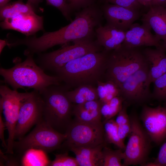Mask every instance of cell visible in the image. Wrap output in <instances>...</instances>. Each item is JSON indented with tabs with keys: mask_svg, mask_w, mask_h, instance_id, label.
Segmentation results:
<instances>
[{
	"mask_svg": "<svg viewBox=\"0 0 166 166\" xmlns=\"http://www.w3.org/2000/svg\"><path fill=\"white\" fill-rule=\"evenodd\" d=\"M103 13L94 6H89L79 12L68 25L53 32H47L41 37L19 39V45L26 46L24 54L33 55L55 45L91 38L95 27L99 25Z\"/></svg>",
	"mask_w": 166,
	"mask_h": 166,
	"instance_id": "1",
	"label": "cell"
},
{
	"mask_svg": "<svg viewBox=\"0 0 166 166\" xmlns=\"http://www.w3.org/2000/svg\"><path fill=\"white\" fill-rule=\"evenodd\" d=\"M108 51L90 53L73 60L55 72L68 88L83 85L94 86L105 76Z\"/></svg>",
	"mask_w": 166,
	"mask_h": 166,
	"instance_id": "2",
	"label": "cell"
},
{
	"mask_svg": "<svg viewBox=\"0 0 166 166\" xmlns=\"http://www.w3.org/2000/svg\"><path fill=\"white\" fill-rule=\"evenodd\" d=\"M23 61L16 62L14 65L9 69L0 68V74L4 81L14 90L27 87L42 92L52 85H60L61 82L57 76L46 74L38 66L33 58L29 55Z\"/></svg>",
	"mask_w": 166,
	"mask_h": 166,
	"instance_id": "3",
	"label": "cell"
},
{
	"mask_svg": "<svg viewBox=\"0 0 166 166\" xmlns=\"http://www.w3.org/2000/svg\"><path fill=\"white\" fill-rule=\"evenodd\" d=\"M65 86L52 85L40 93L43 102L44 120L58 132L65 134L73 120V104L66 94Z\"/></svg>",
	"mask_w": 166,
	"mask_h": 166,
	"instance_id": "4",
	"label": "cell"
},
{
	"mask_svg": "<svg viewBox=\"0 0 166 166\" xmlns=\"http://www.w3.org/2000/svg\"><path fill=\"white\" fill-rule=\"evenodd\" d=\"M109 53L105 76L119 87L128 77L148 64L138 47L121 45Z\"/></svg>",
	"mask_w": 166,
	"mask_h": 166,
	"instance_id": "5",
	"label": "cell"
},
{
	"mask_svg": "<svg viewBox=\"0 0 166 166\" xmlns=\"http://www.w3.org/2000/svg\"><path fill=\"white\" fill-rule=\"evenodd\" d=\"M66 137L65 134L57 131L43 120L27 135L14 141L13 150L14 153L21 156L30 148L50 153L60 149Z\"/></svg>",
	"mask_w": 166,
	"mask_h": 166,
	"instance_id": "6",
	"label": "cell"
},
{
	"mask_svg": "<svg viewBox=\"0 0 166 166\" xmlns=\"http://www.w3.org/2000/svg\"><path fill=\"white\" fill-rule=\"evenodd\" d=\"M65 134L66 137L61 148L65 152L72 147H94L105 144L102 122H87L73 119Z\"/></svg>",
	"mask_w": 166,
	"mask_h": 166,
	"instance_id": "7",
	"label": "cell"
},
{
	"mask_svg": "<svg viewBox=\"0 0 166 166\" xmlns=\"http://www.w3.org/2000/svg\"><path fill=\"white\" fill-rule=\"evenodd\" d=\"M73 44L40 55L38 60L43 70L54 71L68 62L88 53L100 51V45L91 38L77 40Z\"/></svg>",
	"mask_w": 166,
	"mask_h": 166,
	"instance_id": "8",
	"label": "cell"
},
{
	"mask_svg": "<svg viewBox=\"0 0 166 166\" xmlns=\"http://www.w3.org/2000/svg\"><path fill=\"white\" fill-rule=\"evenodd\" d=\"M131 130L123 151V166L143 165L147 162L152 142L135 113L129 116Z\"/></svg>",
	"mask_w": 166,
	"mask_h": 166,
	"instance_id": "9",
	"label": "cell"
},
{
	"mask_svg": "<svg viewBox=\"0 0 166 166\" xmlns=\"http://www.w3.org/2000/svg\"><path fill=\"white\" fill-rule=\"evenodd\" d=\"M30 93H20L11 89L6 85L0 86V112L3 113L8 134L6 153L14 154V134L20 109L23 101Z\"/></svg>",
	"mask_w": 166,
	"mask_h": 166,
	"instance_id": "10",
	"label": "cell"
},
{
	"mask_svg": "<svg viewBox=\"0 0 166 166\" xmlns=\"http://www.w3.org/2000/svg\"><path fill=\"white\" fill-rule=\"evenodd\" d=\"M43 102L39 92L35 90L23 101L16 125L14 139L19 140L34 125L42 121Z\"/></svg>",
	"mask_w": 166,
	"mask_h": 166,
	"instance_id": "11",
	"label": "cell"
},
{
	"mask_svg": "<svg viewBox=\"0 0 166 166\" xmlns=\"http://www.w3.org/2000/svg\"><path fill=\"white\" fill-rule=\"evenodd\" d=\"M149 67L147 64L131 75L119 86L121 96L129 105L140 104L152 98L148 82Z\"/></svg>",
	"mask_w": 166,
	"mask_h": 166,
	"instance_id": "12",
	"label": "cell"
},
{
	"mask_svg": "<svg viewBox=\"0 0 166 166\" xmlns=\"http://www.w3.org/2000/svg\"><path fill=\"white\" fill-rule=\"evenodd\" d=\"M140 119L143 126L152 142L159 145L166 138V108L144 105Z\"/></svg>",
	"mask_w": 166,
	"mask_h": 166,
	"instance_id": "13",
	"label": "cell"
},
{
	"mask_svg": "<svg viewBox=\"0 0 166 166\" xmlns=\"http://www.w3.org/2000/svg\"><path fill=\"white\" fill-rule=\"evenodd\" d=\"M102 13L107 21V24L125 32L141 16L139 10L109 3L103 6Z\"/></svg>",
	"mask_w": 166,
	"mask_h": 166,
	"instance_id": "14",
	"label": "cell"
},
{
	"mask_svg": "<svg viewBox=\"0 0 166 166\" xmlns=\"http://www.w3.org/2000/svg\"><path fill=\"white\" fill-rule=\"evenodd\" d=\"M1 26L3 29L14 30L29 36L43 30V18L35 12L22 14L5 19Z\"/></svg>",
	"mask_w": 166,
	"mask_h": 166,
	"instance_id": "15",
	"label": "cell"
},
{
	"mask_svg": "<svg viewBox=\"0 0 166 166\" xmlns=\"http://www.w3.org/2000/svg\"><path fill=\"white\" fill-rule=\"evenodd\" d=\"M151 30L144 24L133 23L125 32V38L122 45L129 48L143 46L156 48L162 46L160 41L152 34Z\"/></svg>",
	"mask_w": 166,
	"mask_h": 166,
	"instance_id": "16",
	"label": "cell"
},
{
	"mask_svg": "<svg viewBox=\"0 0 166 166\" xmlns=\"http://www.w3.org/2000/svg\"><path fill=\"white\" fill-rule=\"evenodd\" d=\"M95 31L97 43L108 51L120 47L125 38V31L108 24L99 26Z\"/></svg>",
	"mask_w": 166,
	"mask_h": 166,
	"instance_id": "17",
	"label": "cell"
},
{
	"mask_svg": "<svg viewBox=\"0 0 166 166\" xmlns=\"http://www.w3.org/2000/svg\"><path fill=\"white\" fill-rule=\"evenodd\" d=\"M148 11L143 15L142 23L152 29L160 41L166 38V6H150Z\"/></svg>",
	"mask_w": 166,
	"mask_h": 166,
	"instance_id": "18",
	"label": "cell"
},
{
	"mask_svg": "<svg viewBox=\"0 0 166 166\" xmlns=\"http://www.w3.org/2000/svg\"><path fill=\"white\" fill-rule=\"evenodd\" d=\"M142 51L149 66L148 82L150 85L166 73V52L162 46L155 49L146 48Z\"/></svg>",
	"mask_w": 166,
	"mask_h": 166,
	"instance_id": "19",
	"label": "cell"
},
{
	"mask_svg": "<svg viewBox=\"0 0 166 166\" xmlns=\"http://www.w3.org/2000/svg\"><path fill=\"white\" fill-rule=\"evenodd\" d=\"M102 104L99 100L88 101L80 104H73L74 119L87 122L101 121V109Z\"/></svg>",
	"mask_w": 166,
	"mask_h": 166,
	"instance_id": "20",
	"label": "cell"
},
{
	"mask_svg": "<svg viewBox=\"0 0 166 166\" xmlns=\"http://www.w3.org/2000/svg\"><path fill=\"white\" fill-rule=\"evenodd\" d=\"M105 145L94 147H72L68 151L74 153L79 166H103L102 150Z\"/></svg>",
	"mask_w": 166,
	"mask_h": 166,
	"instance_id": "21",
	"label": "cell"
},
{
	"mask_svg": "<svg viewBox=\"0 0 166 166\" xmlns=\"http://www.w3.org/2000/svg\"><path fill=\"white\" fill-rule=\"evenodd\" d=\"M66 94L73 104H80L99 99L96 87L92 85H81L75 88L73 90H67Z\"/></svg>",
	"mask_w": 166,
	"mask_h": 166,
	"instance_id": "22",
	"label": "cell"
},
{
	"mask_svg": "<svg viewBox=\"0 0 166 166\" xmlns=\"http://www.w3.org/2000/svg\"><path fill=\"white\" fill-rule=\"evenodd\" d=\"M33 12L35 11L32 5L27 2L25 3L21 0H18L8 3L0 8V19L3 21L21 14Z\"/></svg>",
	"mask_w": 166,
	"mask_h": 166,
	"instance_id": "23",
	"label": "cell"
},
{
	"mask_svg": "<svg viewBox=\"0 0 166 166\" xmlns=\"http://www.w3.org/2000/svg\"><path fill=\"white\" fill-rule=\"evenodd\" d=\"M96 87L99 100L102 104L107 102L113 98L121 96L119 86L112 81H98Z\"/></svg>",
	"mask_w": 166,
	"mask_h": 166,
	"instance_id": "24",
	"label": "cell"
},
{
	"mask_svg": "<svg viewBox=\"0 0 166 166\" xmlns=\"http://www.w3.org/2000/svg\"><path fill=\"white\" fill-rule=\"evenodd\" d=\"M44 151L37 149L30 148L22 156V166H49L50 162Z\"/></svg>",
	"mask_w": 166,
	"mask_h": 166,
	"instance_id": "25",
	"label": "cell"
},
{
	"mask_svg": "<svg viewBox=\"0 0 166 166\" xmlns=\"http://www.w3.org/2000/svg\"><path fill=\"white\" fill-rule=\"evenodd\" d=\"M102 123L105 142L113 144L119 149L124 150L125 145L119 137L115 120L112 118L104 121Z\"/></svg>",
	"mask_w": 166,
	"mask_h": 166,
	"instance_id": "26",
	"label": "cell"
},
{
	"mask_svg": "<svg viewBox=\"0 0 166 166\" xmlns=\"http://www.w3.org/2000/svg\"><path fill=\"white\" fill-rule=\"evenodd\" d=\"M128 105L127 102L124 101L122 108L115 120L117 125L119 136L123 141L128 136L131 130L130 117L128 115L127 111Z\"/></svg>",
	"mask_w": 166,
	"mask_h": 166,
	"instance_id": "27",
	"label": "cell"
},
{
	"mask_svg": "<svg viewBox=\"0 0 166 166\" xmlns=\"http://www.w3.org/2000/svg\"><path fill=\"white\" fill-rule=\"evenodd\" d=\"M124 100L121 96L116 97L109 101L102 104L101 112L104 121L112 119L121 109Z\"/></svg>",
	"mask_w": 166,
	"mask_h": 166,
	"instance_id": "28",
	"label": "cell"
},
{
	"mask_svg": "<svg viewBox=\"0 0 166 166\" xmlns=\"http://www.w3.org/2000/svg\"><path fill=\"white\" fill-rule=\"evenodd\" d=\"M103 166H123L122 160L124 157L123 150H113L104 146L102 150Z\"/></svg>",
	"mask_w": 166,
	"mask_h": 166,
	"instance_id": "29",
	"label": "cell"
},
{
	"mask_svg": "<svg viewBox=\"0 0 166 166\" xmlns=\"http://www.w3.org/2000/svg\"><path fill=\"white\" fill-rule=\"evenodd\" d=\"M153 83L152 98L159 101H166V73L156 78Z\"/></svg>",
	"mask_w": 166,
	"mask_h": 166,
	"instance_id": "30",
	"label": "cell"
},
{
	"mask_svg": "<svg viewBox=\"0 0 166 166\" xmlns=\"http://www.w3.org/2000/svg\"><path fill=\"white\" fill-rule=\"evenodd\" d=\"M50 166H79L76 158L68 155V152L55 154V158L51 161Z\"/></svg>",
	"mask_w": 166,
	"mask_h": 166,
	"instance_id": "31",
	"label": "cell"
},
{
	"mask_svg": "<svg viewBox=\"0 0 166 166\" xmlns=\"http://www.w3.org/2000/svg\"><path fill=\"white\" fill-rule=\"evenodd\" d=\"M47 4L58 9L65 18L68 20H71L72 10L67 0H46Z\"/></svg>",
	"mask_w": 166,
	"mask_h": 166,
	"instance_id": "32",
	"label": "cell"
},
{
	"mask_svg": "<svg viewBox=\"0 0 166 166\" xmlns=\"http://www.w3.org/2000/svg\"><path fill=\"white\" fill-rule=\"evenodd\" d=\"M0 166H22V156L16 154L5 155L0 150Z\"/></svg>",
	"mask_w": 166,
	"mask_h": 166,
	"instance_id": "33",
	"label": "cell"
},
{
	"mask_svg": "<svg viewBox=\"0 0 166 166\" xmlns=\"http://www.w3.org/2000/svg\"><path fill=\"white\" fill-rule=\"evenodd\" d=\"M108 3H111L120 6L132 9L140 10L141 6L138 0H105Z\"/></svg>",
	"mask_w": 166,
	"mask_h": 166,
	"instance_id": "34",
	"label": "cell"
},
{
	"mask_svg": "<svg viewBox=\"0 0 166 166\" xmlns=\"http://www.w3.org/2000/svg\"><path fill=\"white\" fill-rule=\"evenodd\" d=\"M159 150L157 156L153 162H149V166H166V138Z\"/></svg>",
	"mask_w": 166,
	"mask_h": 166,
	"instance_id": "35",
	"label": "cell"
},
{
	"mask_svg": "<svg viewBox=\"0 0 166 166\" xmlns=\"http://www.w3.org/2000/svg\"><path fill=\"white\" fill-rule=\"evenodd\" d=\"M71 10L90 5L93 0H67Z\"/></svg>",
	"mask_w": 166,
	"mask_h": 166,
	"instance_id": "36",
	"label": "cell"
},
{
	"mask_svg": "<svg viewBox=\"0 0 166 166\" xmlns=\"http://www.w3.org/2000/svg\"><path fill=\"white\" fill-rule=\"evenodd\" d=\"M2 112H0V139L2 142V146L6 149L7 148V144L4 138V131L6 129L5 122L3 121L2 115Z\"/></svg>",
	"mask_w": 166,
	"mask_h": 166,
	"instance_id": "37",
	"label": "cell"
},
{
	"mask_svg": "<svg viewBox=\"0 0 166 166\" xmlns=\"http://www.w3.org/2000/svg\"><path fill=\"white\" fill-rule=\"evenodd\" d=\"M166 6V0H153L151 5V6Z\"/></svg>",
	"mask_w": 166,
	"mask_h": 166,
	"instance_id": "38",
	"label": "cell"
},
{
	"mask_svg": "<svg viewBox=\"0 0 166 166\" xmlns=\"http://www.w3.org/2000/svg\"><path fill=\"white\" fill-rule=\"evenodd\" d=\"M8 42L5 40L0 39V53H2L4 47L7 45Z\"/></svg>",
	"mask_w": 166,
	"mask_h": 166,
	"instance_id": "39",
	"label": "cell"
},
{
	"mask_svg": "<svg viewBox=\"0 0 166 166\" xmlns=\"http://www.w3.org/2000/svg\"><path fill=\"white\" fill-rule=\"evenodd\" d=\"M27 2L33 6L38 4L41 1V0H27Z\"/></svg>",
	"mask_w": 166,
	"mask_h": 166,
	"instance_id": "40",
	"label": "cell"
},
{
	"mask_svg": "<svg viewBox=\"0 0 166 166\" xmlns=\"http://www.w3.org/2000/svg\"><path fill=\"white\" fill-rule=\"evenodd\" d=\"M10 0H0V7L2 8L7 4Z\"/></svg>",
	"mask_w": 166,
	"mask_h": 166,
	"instance_id": "41",
	"label": "cell"
},
{
	"mask_svg": "<svg viewBox=\"0 0 166 166\" xmlns=\"http://www.w3.org/2000/svg\"><path fill=\"white\" fill-rule=\"evenodd\" d=\"M153 0H146L145 6L149 7L151 5Z\"/></svg>",
	"mask_w": 166,
	"mask_h": 166,
	"instance_id": "42",
	"label": "cell"
},
{
	"mask_svg": "<svg viewBox=\"0 0 166 166\" xmlns=\"http://www.w3.org/2000/svg\"><path fill=\"white\" fill-rule=\"evenodd\" d=\"M138 1L142 6H145L146 0H138Z\"/></svg>",
	"mask_w": 166,
	"mask_h": 166,
	"instance_id": "43",
	"label": "cell"
},
{
	"mask_svg": "<svg viewBox=\"0 0 166 166\" xmlns=\"http://www.w3.org/2000/svg\"><path fill=\"white\" fill-rule=\"evenodd\" d=\"M162 47L166 52V38L165 40L163 41V43L162 44Z\"/></svg>",
	"mask_w": 166,
	"mask_h": 166,
	"instance_id": "44",
	"label": "cell"
},
{
	"mask_svg": "<svg viewBox=\"0 0 166 166\" xmlns=\"http://www.w3.org/2000/svg\"><path fill=\"white\" fill-rule=\"evenodd\" d=\"M164 106L166 108V101H165L164 103Z\"/></svg>",
	"mask_w": 166,
	"mask_h": 166,
	"instance_id": "45",
	"label": "cell"
}]
</instances>
